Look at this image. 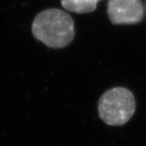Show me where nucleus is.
<instances>
[{
    "label": "nucleus",
    "instance_id": "1",
    "mask_svg": "<svg viewBox=\"0 0 146 146\" xmlns=\"http://www.w3.org/2000/svg\"><path fill=\"white\" fill-rule=\"evenodd\" d=\"M32 33L36 40L49 48H64L74 39V21L64 11L49 8L35 16L32 23Z\"/></svg>",
    "mask_w": 146,
    "mask_h": 146
},
{
    "label": "nucleus",
    "instance_id": "3",
    "mask_svg": "<svg viewBox=\"0 0 146 146\" xmlns=\"http://www.w3.org/2000/svg\"><path fill=\"white\" fill-rule=\"evenodd\" d=\"M107 13L113 25H134L142 21L144 7L141 0H109Z\"/></svg>",
    "mask_w": 146,
    "mask_h": 146
},
{
    "label": "nucleus",
    "instance_id": "2",
    "mask_svg": "<svg viewBox=\"0 0 146 146\" xmlns=\"http://www.w3.org/2000/svg\"><path fill=\"white\" fill-rule=\"evenodd\" d=\"M136 110V101L130 90L116 87L106 91L99 100L100 118L110 126L123 125L128 122Z\"/></svg>",
    "mask_w": 146,
    "mask_h": 146
},
{
    "label": "nucleus",
    "instance_id": "4",
    "mask_svg": "<svg viewBox=\"0 0 146 146\" xmlns=\"http://www.w3.org/2000/svg\"><path fill=\"white\" fill-rule=\"evenodd\" d=\"M102 0H60L65 10L78 14H85L96 10L98 3Z\"/></svg>",
    "mask_w": 146,
    "mask_h": 146
}]
</instances>
